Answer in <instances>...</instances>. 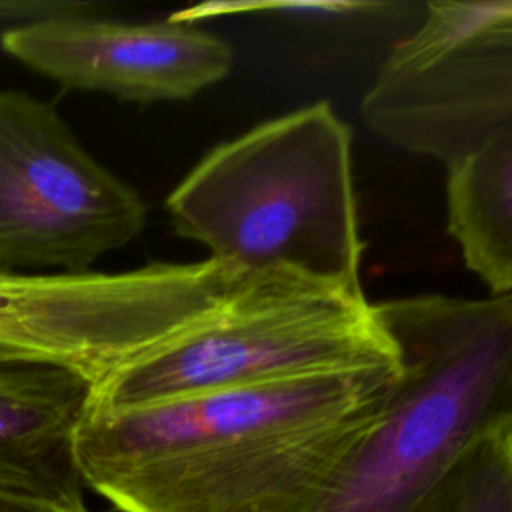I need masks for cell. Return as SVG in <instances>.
<instances>
[{
  "label": "cell",
  "mask_w": 512,
  "mask_h": 512,
  "mask_svg": "<svg viewBox=\"0 0 512 512\" xmlns=\"http://www.w3.org/2000/svg\"><path fill=\"white\" fill-rule=\"evenodd\" d=\"M448 512H512V418L492 426L472 446Z\"/></svg>",
  "instance_id": "cell-11"
},
{
  "label": "cell",
  "mask_w": 512,
  "mask_h": 512,
  "mask_svg": "<svg viewBox=\"0 0 512 512\" xmlns=\"http://www.w3.org/2000/svg\"><path fill=\"white\" fill-rule=\"evenodd\" d=\"M394 364V344L362 290L270 270L216 312L136 354L92 390L88 408Z\"/></svg>",
  "instance_id": "cell-4"
},
{
  "label": "cell",
  "mask_w": 512,
  "mask_h": 512,
  "mask_svg": "<svg viewBox=\"0 0 512 512\" xmlns=\"http://www.w3.org/2000/svg\"><path fill=\"white\" fill-rule=\"evenodd\" d=\"M90 392L62 368L0 364V492L86 506L74 436Z\"/></svg>",
  "instance_id": "cell-9"
},
{
  "label": "cell",
  "mask_w": 512,
  "mask_h": 512,
  "mask_svg": "<svg viewBox=\"0 0 512 512\" xmlns=\"http://www.w3.org/2000/svg\"><path fill=\"white\" fill-rule=\"evenodd\" d=\"M396 374L398 364L372 366L88 408L76 464L84 486L120 512H312Z\"/></svg>",
  "instance_id": "cell-1"
},
{
  "label": "cell",
  "mask_w": 512,
  "mask_h": 512,
  "mask_svg": "<svg viewBox=\"0 0 512 512\" xmlns=\"http://www.w3.org/2000/svg\"><path fill=\"white\" fill-rule=\"evenodd\" d=\"M0 512H90L88 506H60L46 500L0 492Z\"/></svg>",
  "instance_id": "cell-13"
},
{
  "label": "cell",
  "mask_w": 512,
  "mask_h": 512,
  "mask_svg": "<svg viewBox=\"0 0 512 512\" xmlns=\"http://www.w3.org/2000/svg\"><path fill=\"white\" fill-rule=\"evenodd\" d=\"M398 374L312 512H448L472 446L512 418V296L374 304Z\"/></svg>",
  "instance_id": "cell-2"
},
{
  "label": "cell",
  "mask_w": 512,
  "mask_h": 512,
  "mask_svg": "<svg viewBox=\"0 0 512 512\" xmlns=\"http://www.w3.org/2000/svg\"><path fill=\"white\" fill-rule=\"evenodd\" d=\"M376 8H384L382 4L374 2H210L198 4L194 8H184L174 12L170 20L196 24L204 18L236 14V12H272L284 18L296 20H342L354 18L360 12H370Z\"/></svg>",
  "instance_id": "cell-12"
},
{
  "label": "cell",
  "mask_w": 512,
  "mask_h": 512,
  "mask_svg": "<svg viewBox=\"0 0 512 512\" xmlns=\"http://www.w3.org/2000/svg\"><path fill=\"white\" fill-rule=\"evenodd\" d=\"M360 112L380 138L446 166L512 130V2H428Z\"/></svg>",
  "instance_id": "cell-6"
},
{
  "label": "cell",
  "mask_w": 512,
  "mask_h": 512,
  "mask_svg": "<svg viewBox=\"0 0 512 512\" xmlns=\"http://www.w3.org/2000/svg\"><path fill=\"white\" fill-rule=\"evenodd\" d=\"M144 226L140 194L86 152L54 104L0 88V268L88 272Z\"/></svg>",
  "instance_id": "cell-7"
},
{
  "label": "cell",
  "mask_w": 512,
  "mask_h": 512,
  "mask_svg": "<svg viewBox=\"0 0 512 512\" xmlns=\"http://www.w3.org/2000/svg\"><path fill=\"white\" fill-rule=\"evenodd\" d=\"M262 274L212 258L128 272L0 268V364L62 368L94 390L136 354L216 312Z\"/></svg>",
  "instance_id": "cell-5"
},
{
  "label": "cell",
  "mask_w": 512,
  "mask_h": 512,
  "mask_svg": "<svg viewBox=\"0 0 512 512\" xmlns=\"http://www.w3.org/2000/svg\"><path fill=\"white\" fill-rule=\"evenodd\" d=\"M0 46L64 88L142 104L194 98L234 64L230 44L196 24H126L82 6L8 26Z\"/></svg>",
  "instance_id": "cell-8"
},
{
  "label": "cell",
  "mask_w": 512,
  "mask_h": 512,
  "mask_svg": "<svg viewBox=\"0 0 512 512\" xmlns=\"http://www.w3.org/2000/svg\"><path fill=\"white\" fill-rule=\"evenodd\" d=\"M448 232L490 296H512V130L446 166Z\"/></svg>",
  "instance_id": "cell-10"
},
{
  "label": "cell",
  "mask_w": 512,
  "mask_h": 512,
  "mask_svg": "<svg viewBox=\"0 0 512 512\" xmlns=\"http://www.w3.org/2000/svg\"><path fill=\"white\" fill-rule=\"evenodd\" d=\"M178 236L244 270L360 288L352 136L314 102L212 148L170 192Z\"/></svg>",
  "instance_id": "cell-3"
}]
</instances>
